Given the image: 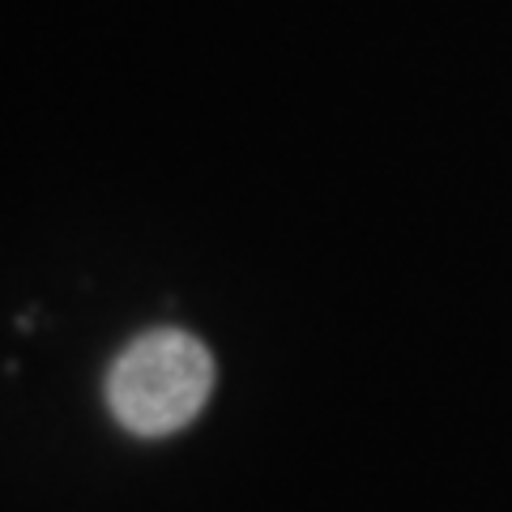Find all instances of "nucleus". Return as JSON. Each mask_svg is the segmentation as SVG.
Returning <instances> with one entry per match:
<instances>
[{"label":"nucleus","mask_w":512,"mask_h":512,"mask_svg":"<svg viewBox=\"0 0 512 512\" xmlns=\"http://www.w3.org/2000/svg\"><path fill=\"white\" fill-rule=\"evenodd\" d=\"M214 393V355L184 329H150L120 350L107 372V406L133 436H171Z\"/></svg>","instance_id":"obj_1"}]
</instances>
